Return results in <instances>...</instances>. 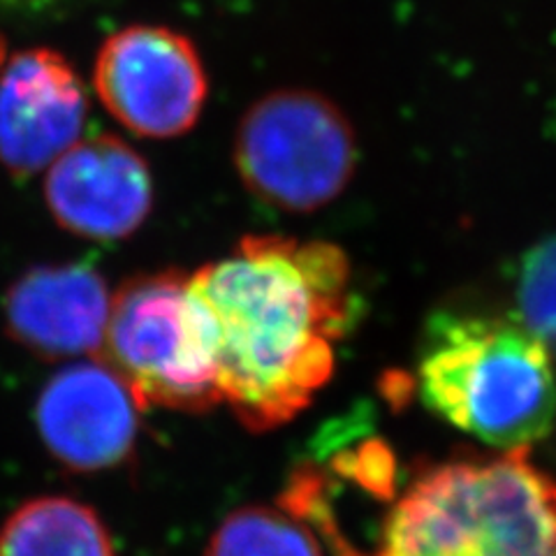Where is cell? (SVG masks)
Here are the masks:
<instances>
[{
  "label": "cell",
  "mask_w": 556,
  "mask_h": 556,
  "mask_svg": "<svg viewBox=\"0 0 556 556\" xmlns=\"http://www.w3.org/2000/svg\"><path fill=\"white\" fill-rule=\"evenodd\" d=\"M351 260L329 241L249 235L188 290L212 323L220 404L251 431L283 427L311 406L353 325Z\"/></svg>",
  "instance_id": "6da1fadb"
},
{
  "label": "cell",
  "mask_w": 556,
  "mask_h": 556,
  "mask_svg": "<svg viewBox=\"0 0 556 556\" xmlns=\"http://www.w3.org/2000/svg\"><path fill=\"white\" fill-rule=\"evenodd\" d=\"M337 554L556 556V482L529 447L433 466L392 503L371 554Z\"/></svg>",
  "instance_id": "7a4b0ae2"
},
{
  "label": "cell",
  "mask_w": 556,
  "mask_h": 556,
  "mask_svg": "<svg viewBox=\"0 0 556 556\" xmlns=\"http://www.w3.org/2000/svg\"><path fill=\"white\" fill-rule=\"evenodd\" d=\"M417 392L441 420L503 450L545 439L556 417L554 359L517 316L437 313L417 362Z\"/></svg>",
  "instance_id": "3957f363"
},
{
  "label": "cell",
  "mask_w": 556,
  "mask_h": 556,
  "mask_svg": "<svg viewBox=\"0 0 556 556\" xmlns=\"http://www.w3.org/2000/svg\"><path fill=\"white\" fill-rule=\"evenodd\" d=\"M139 408L208 410L220 404L212 323L177 269L128 278L96 353Z\"/></svg>",
  "instance_id": "277c9868"
},
{
  "label": "cell",
  "mask_w": 556,
  "mask_h": 556,
  "mask_svg": "<svg viewBox=\"0 0 556 556\" xmlns=\"http://www.w3.org/2000/svg\"><path fill=\"white\" fill-rule=\"evenodd\" d=\"M235 165L255 198L308 214L334 202L357 169L351 121L316 91H274L251 104L235 137Z\"/></svg>",
  "instance_id": "5b68a950"
},
{
  "label": "cell",
  "mask_w": 556,
  "mask_h": 556,
  "mask_svg": "<svg viewBox=\"0 0 556 556\" xmlns=\"http://www.w3.org/2000/svg\"><path fill=\"white\" fill-rule=\"evenodd\" d=\"M93 84L121 126L142 137H177L198 124L206 75L195 45L165 26H128L98 51Z\"/></svg>",
  "instance_id": "8992f818"
},
{
  "label": "cell",
  "mask_w": 556,
  "mask_h": 556,
  "mask_svg": "<svg viewBox=\"0 0 556 556\" xmlns=\"http://www.w3.org/2000/svg\"><path fill=\"white\" fill-rule=\"evenodd\" d=\"M49 212L61 228L93 241L130 237L153 204L147 161L124 139L100 135L70 147L49 165Z\"/></svg>",
  "instance_id": "52a82bcc"
},
{
  "label": "cell",
  "mask_w": 556,
  "mask_h": 556,
  "mask_svg": "<svg viewBox=\"0 0 556 556\" xmlns=\"http://www.w3.org/2000/svg\"><path fill=\"white\" fill-rule=\"evenodd\" d=\"M89 98L70 61L54 49H26L0 75V163L16 177L54 163L86 124Z\"/></svg>",
  "instance_id": "ba28073f"
},
{
  "label": "cell",
  "mask_w": 556,
  "mask_h": 556,
  "mask_svg": "<svg viewBox=\"0 0 556 556\" xmlns=\"http://www.w3.org/2000/svg\"><path fill=\"white\" fill-rule=\"evenodd\" d=\"M137 402L102 362H84L51 378L38 399L45 445L75 471H100L124 462L137 437Z\"/></svg>",
  "instance_id": "9c48e42d"
},
{
  "label": "cell",
  "mask_w": 556,
  "mask_h": 556,
  "mask_svg": "<svg viewBox=\"0 0 556 556\" xmlns=\"http://www.w3.org/2000/svg\"><path fill=\"white\" fill-rule=\"evenodd\" d=\"M110 306V288L96 269L45 265L8 290L5 327L16 343L47 359L98 353Z\"/></svg>",
  "instance_id": "30bf717a"
},
{
  "label": "cell",
  "mask_w": 556,
  "mask_h": 556,
  "mask_svg": "<svg viewBox=\"0 0 556 556\" xmlns=\"http://www.w3.org/2000/svg\"><path fill=\"white\" fill-rule=\"evenodd\" d=\"M0 556H116L100 515L67 496H40L0 529Z\"/></svg>",
  "instance_id": "8fae6325"
},
{
  "label": "cell",
  "mask_w": 556,
  "mask_h": 556,
  "mask_svg": "<svg viewBox=\"0 0 556 556\" xmlns=\"http://www.w3.org/2000/svg\"><path fill=\"white\" fill-rule=\"evenodd\" d=\"M204 556H320V547L298 515L249 506L225 517Z\"/></svg>",
  "instance_id": "7c38bea8"
},
{
  "label": "cell",
  "mask_w": 556,
  "mask_h": 556,
  "mask_svg": "<svg viewBox=\"0 0 556 556\" xmlns=\"http://www.w3.org/2000/svg\"><path fill=\"white\" fill-rule=\"evenodd\" d=\"M519 320L543 341L556 359V237L527 251L517 283Z\"/></svg>",
  "instance_id": "4fadbf2b"
},
{
  "label": "cell",
  "mask_w": 556,
  "mask_h": 556,
  "mask_svg": "<svg viewBox=\"0 0 556 556\" xmlns=\"http://www.w3.org/2000/svg\"><path fill=\"white\" fill-rule=\"evenodd\" d=\"M73 0H0V12L16 16H42L56 12Z\"/></svg>",
  "instance_id": "5bb4252c"
},
{
  "label": "cell",
  "mask_w": 556,
  "mask_h": 556,
  "mask_svg": "<svg viewBox=\"0 0 556 556\" xmlns=\"http://www.w3.org/2000/svg\"><path fill=\"white\" fill-rule=\"evenodd\" d=\"M3 51H5V49H3V42H0V61H3Z\"/></svg>",
  "instance_id": "9a60e30c"
}]
</instances>
